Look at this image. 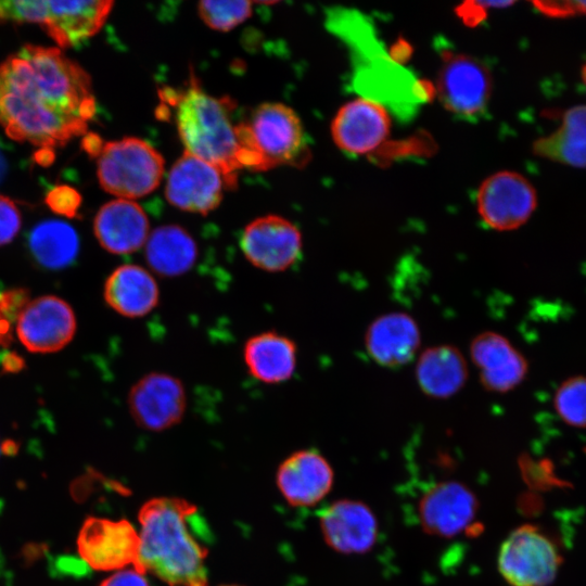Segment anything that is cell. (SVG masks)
Wrapping results in <instances>:
<instances>
[{
	"label": "cell",
	"mask_w": 586,
	"mask_h": 586,
	"mask_svg": "<svg viewBox=\"0 0 586 586\" xmlns=\"http://www.w3.org/2000/svg\"><path fill=\"white\" fill-rule=\"evenodd\" d=\"M16 332L28 351L53 353L74 337L76 317L64 300L54 295L39 296L21 310Z\"/></svg>",
	"instance_id": "cell-14"
},
{
	"label": "cell",
	"mask_w": 586,
	"mask_h": 586,
	"mask_svg": "<svg viewBox=\"0 0 586 586\" xmlns=\"http://www.w3.org/2000/svg\"><path fill=\"white\" fill-rule=\"evenodd\" d=\"M164 158L149 142L126 137L103 142L97 156V176L104 191L132 200L153 192L164 176Z\"/></svg>",
	"instance_id": "cell-6"
},
{
	"label": "cell",
	"mask_w": 586,
	"mask_h": 586,
	"mask_svg": "<svg viewBox=\"0 0 586 586\" xmlns=\"http://www.w3.org/2000/svg\"><path fill=\"white\" fill-rule=\"evenodd\" d=\"M421 334L417 321L407 313L380 315L368 326L365 348L379 366L399 368L410 362L420 347Z\"/></svg>",
	"instance_id": "cell-20"
},
{
	"label": "cell",
	"mask_w": 586,
	"mask_h": 586,
	"mask_svg": "<svg viewBox=\"0 0 586 586\" xmlns=\"http://www.w3.org/2000/svg\"><path fill=\"white\" fill-rule=\"evenodd\" d=\"M468 373L466 358L456 346L448 344L428 347L419 355L416 365L419 388L436 399L449 398L459 392Z\"/></svg>",
	"instance_id": "cell-24"
},
{
	"label": "cell",
	"mask_w": 586,
	"mask_h": 586,
	"mask_svg": "<svg viewBox=\"0 0 586 586\" xmlns=\"http://www.w3.org/2000/svg\"><path fill=\"white\" fill-rule=\"evenodd\" d=\"M539 157L574 168H586V105H573L561 113L558 127L534 142Z\"/></svg>",
	"instance_id": "cell-26"
},
{
	"label": "cell",
	"mask_w": 586,
	"mask_h": 586,
	"mask_svg": "<svg viewBox=\"0 0 586 586\" xmlns=\"http://www.w3.org/2000/svg\"><path fill=\"white\" fill-rule=\"evenodd\" d=\"M102 140L97 136V135H88L87 138H85L84 142H82V146L85 148V150L87 151V153H89L90 155H95V157L98 156L101 148H102Z\"/></svg>",
	"instance_id": "cell-34"
},
{
	"label": "cell",
	"mask_w": 586,
	"mask_h": 586,
	"mask_svg": "<svg viewBox=\"0 0 586 586\" xmlns=\"http://www.w3.org/2000/svg\"><path fill=\"white\" fill-rule=\"evenodd\" d=\"M474 493L457 481L430 486L419 499L417 513L421 527L429 534L451 538L468 530L477 512Z\"/></svg>",
	"instance_id": "cell-15"
},
{
	"label": "cell",
	"mask_w": 586,
	"mask_h": 586,
	"mask_svg": "<svg viewBox=\"0 0 586 586\" xmlns=\"http://www.w3.org/2000/svg\"><path fill=\"white\" fill-rule=\"evenodd\" d=\"M192 235L178 225H163L150 232L144 256L150 270L162 277H178L189 271L198 258Z\"/></svg>",
	"instance_id": "cell-25"
},
{
	"label": "cell",
	"mask_w": 586,
	"mask_h": 586,
	"mask_svg": "<svg viewBox=\"0 0 586 586\" xmlns=\"http://www.w3.org/2000/svg\"><path fill=\"white\" fill-rule=\"evenodd\" d=\"M77 550L97 571H119L137 566L140 551L139 531L127 520L89 517L78 533Z\"/></svg>",
	"instance_id": "cell-10"
},
{
	"label": "cell",
	"mask_w": 586,
	"mask_h": 586,
	"mask_svg": "<svg viewBox=\"0 0 586 586\" xmlns=\"http://www.w3.org/2000/svg\"><path fill=\"white\" fill-rule=\"evenodd\" d=\"M35 260L48 269H61L75 260L79 251L76 230L67 222L49 219L37 224L28 237Z\"/></svg>",
	"instance_id": "cell-27"
},
{
	"label": "cell",
	"mask_w": 586,
	"mask_h": 586,
	"mask_svg": "<svg viewBox=\"0 0 586 586\" xmlns=\"http://www.w3.org/2000/svg\"><path fill=\"white\" fill-rule=\"evenodd\" d=\"M581 78H582V81H583V84H584V86L586 88V62L582 66Z\"/></svg>",
	"instance_id": "cell-36"
},
{
	"label": "cell",
	"mask_w": 586,
	"mask_h": 586,
	"mask_svg": "<svg viewBox=\"0 0 586 586\" xmlns=\"http://www.w3.org/2000/svg\"><path fill=\"white\" fill-rule=\"evenodd\" d=\"M80 193L71 186L60 184L53 187L46 194V204L55 214L64 217H75L81 205Z\"/></svg>",
	"instance_id": "cell-30"
},
{
	"label": "cell",
	"mask_w": 586,
	"mask_h": 586,
	"mask_svg": "<svg viewBox=\"0 0 586 586\" xmlns=\"http://www.w3.org/2000/svg\"><path fill=\"white\" fill-rule=\"evenodd\" d=\"M247 372L265 384L289 381L297 365V346L289 336L277 331H264L250 336L243 345Z\"/></svg>",
	"instance_id": "cell-23"
},
{
	"label": "cell",
	"mask_w": 586,
	"mask_h": 586,
	"mask_svg": "<svg viewBox=\"0 0 586 586\" xmlns=\"http://www.w3.org/2000/svg\"><path fill=\"white\" fill-rule=\"evenodd\" d=\"M558 416L569 425L586 426V377L576 375L563 381L553 398Z\"/></svg>",
	"instance_id": "cell-28"
},
{
	"label": "cell",
	"mask_w": 586,
	"mask_h": 586,
	"mask_svg": "<svg viewBox=\"0 0 586 586\" xmlns=\"http://www.w3.org/2000/svg\"><path fill=\"white\" fill-rule=\"evenodd\" d=\"M128 409L136 424L161 432L178 424L187 410V391L180 379L167 372H149L130 387Z\"/></svg>",
	"instance_id": "cell-11"
},
{
	"label": "cell",
	"mask_w": 586,
	"mask_h": 586,
	"mask_svg": "<svg viewBox=\"0 0 586 586\" xmlns=\"http://www.w3.org/2000/svg\"><path fill=\"white\" fill-rule=\"evenodd\" d=\"M226 586V585H225ZM227 586H237V585H227Z\"/></svg>",
	"instance_id": "cell-37"
},
{
	"label": "cell",
	"mask_w": 586,
	"mask_h": 586,
	"mask_svg": "<svg viewBox=\"0 0 586 586\" xmlns=\"http://www.w3.org/2000/svg\"><path fill=\"white\" fill-rule=\"evenodd\" d=\"M198 11L202 21L211 28L228 31L252 15L250 1H201Z\"/></svg>",
	"instance_id": "cell-29"
},
{
	"label": "cell",
	"mask_w": 586,
	"mask_h": 586,
	"mask_svg": "<svg viewBox=\"0 0 586 586\" xmlns=\"http://www.w3.org/2000/svg\"><path fill=\"white\" fill-rule=\"evenodd\" d=\"M492 76L476 58L466 53H447L443 56L436 91L443 106L466 120L483 116L492 95Z\"/></svg>",
	"instance_id": "cell-7"
},
{
	"label": "cell",
	"mask_w": 586,
	"mask_h": 586,
	"mask_svg": "<svg viewBox=\"0 0 586 586\" xmlns=\"http://www.w3.org/2000/svg\"><path fill=\"white\" fill-rule=\"evenodd\" d=\"M195 515V507L180 498L157 497L142 505L136 568L170 586H207V550L194 535Z\"/></svg>",
	"instance_id": "cell-2"
},
{
	"label": "cell",
	"mask_w": 586,
	"mask_h": 586,
	"mask_svg": "<svg viewBox=\"0 0 586 586\" xmlns=\"http://www.w3.org/2000/svg\"><path fill=\"white\" fill-rule=\"evenodd\" d=\"M93 232L106 252L127 255L143 247L151 231L149 218L137 202L116 199L98 211Z\"/></svg>",
	"instance_id": "cell-21"
},
{
	"label": "cell",
	"mask_w": 586,
	"mask_h": 586,
	"mask_svg": "<svg viewBox=\"0 0 586 586\" xmlns=\"http://www.w3.org/2000/svg\"><path fill=\"white\" fill-rule=\"evenodd\" d=\"M497 562L500 574L512 586H546L555 579L561 558L548 537L526 524L505 539Z\"/></svg>",
	"instance_id": "cell-8"
},
{
	"label": "cell",
	"mask_w": 586,
	"mask_h": 586,
	"mask_svg": "<svg viewBox=\"0 0 586 586\" xmlns=\"http://www.w3.org/2000/svg\"><path fill=\"white\" fill-rule=\"evenodd\" d=\"M100 586H151L145 573L136 568L129 566L114 572L105 578Z\"/></svg>",
	"instance_id": "cell-32"
},
{
	"label": "cell",
	"mask_w": 586,
	"mask_h": 586,
	"mask_svg": "<svg viewBox=\"0 0 586 586\" xmlns=\"http://www.w3.org/2000/svg\"><path fill=\"white\" fill-rule=\"evenodd\" d=\"M103 296L120 316L141 318L157 307L161 292L150 269L137 264H123L106 278Z\"/></svg>",
	"instance_id": "cell-22"
},
{
	"label": "cell",
	"mask_w": 586,
	"mask_h": 586,
	"mask_svg": "<svg viewBox=\"0 0 586 586\" xmlns=\"http://www.w3.org/2000/svg\"><path fill=\"white\" fill-rule=\"evenodd\" d=\"M539 11L552 17L586 14V1L536 2Z\"/></svg>",
	"instance_id": "cell-33"
},
{
	"label": "cell",
	"mask_w": 586,
	"mask_h": 586,
	"mask_svg": "<svg viewBox=\"0 0 586 586\" xmlns=\"http://www.w3.org/2000/svg\"><path fill=\"white\" fill-rule=\"evenodd\" d=\"M241 168L268 170L280 165H302L308 158L304 127L296 112L279 102H267L237 124Z\"/></svg>",
	"instance_id": "cell-4"
},
{
	"label": "cell",
	"mask_w": 586,
	"mask_h": 586,
	"mask_svg": "<svg viewBox=\"0 0 586 586\" xmlns=\"http://www.w3.org/2000/svg\"><path fill=\"white\" fill-rule=\"evenodd\" d=\"M95 109L90 76L59 48L25 44L0 63V127L13 140L65 145Z\"/></svg>",
	"instance_id": "cell-1"
},
{
	"label": "cell",
	"mask_w": 586,
	"mask_h": 586,
	"mask_svg": "<svg viewBox=\"0 0 586 586\" xmlns=\"http://www.w3.org/2000/svg\"><path fill=\"white\" fill-rule=\"evenodd\" d=\"M537 206V193L523 175L502 170L487 177L476 194V208L483 222L497 231L523 226Z\"/></svg>",
	"instance_id": "cell-9"
},
{
	"label": "cell",
	"mask_w": 586,
	"mask_h": 586,
	"mask_svg": "<svg viewBox=\"0 0 586 586\" xmlns=\"http://www.w3.org/2000/svg\"><path fill=\"white\" fill-rule=\"evenodd\" d=\"M224 188L217 167L184 151L167 175L165 196L181 211L206 215L220 204Z\"/></svg>",
	"instance_id": "cell-13"
},
{
	"label": "cell",
	"mask_w": 586,
	"mask_h": 586,
	"mask_svg": "<svg viewBox=\"0 0 586 586\" xmlns=\"http://www.w3.org/2000/svg\"><path fill=\"white\" fill-rule=\"evenodd\" d=\"M245 259L267 272H282L301 257L303 240L300 229L279 215H266L247 224L240 238Z\"/></svg>",
	"instance_id": "cell-12"
},
{
	"label": "cell",
	"mask_w": 586,
	"mask_h": 586,
	"mask_svg": "<svg viewBox=\"0 0 586 586\" xmlns=\"http://www.w3.org/2000/svg\"><path fill=\"white\" fill-rule=\"evenodd\" d=\"M113 5L107 0L0 1V23L37 24L61 48H73L101 29Z\"/></svg>",
	"instance_id": "cell-5"
},
{
	"label": "cell",
	"mask_w": 586,
	"mask_h": 586,
	"mask_svg": "<svg viewBox=\"0 0 586 586\" xmlns=\"http://www.w3.org/2000/svg\"><path fill=\"white\" fill-rule=\"evenodd\" d=\"M164 102L174 107V118L184 151L217 167L226 188L238 183L239 144L237 124L231 113L234 102L229 97L216 98L205 92L192 74L183 89L165 88Z\"/></svg>",
	"instance_id": "cell-3"
},
{
	"label": "cell",
	"mask_w": 586,
	"mask_h": 586,
	"mask_svg": "<svg viewBox=\"0 0 586 586\" xmlns=\"http://www.w3.org/2000/svg\"><path fill=\"white\" fill-rule=\"evenodd\" d=\"M391 117L383 104L369 98L352 100L340 107L331 123L336 146L349 155H365L387 138Z\"/></svg>",
	"instance_id": "cell-16"
},
{
	"label": "cell",
	"mask_w": 586,
	"mask_h": 586,
	"mask_svg": "<svg viewBox=\"0 0 586 586\" xmlns=\"http://www.w3.org/2000/svg\"><path fill=\"white\" fill-rule=\"evenodd\" d=\"M0 454H1V447H0Z\"/></svg>",
	"instance_id": "cell-38"
},
{
	"label": "cell",
	"mask_w": 586,
	"mask_h": 586,
	"mask_svg": "<svg viewBox=\"0 0 586 586\" xmlns=\"http://www.w3.org/2000/svg\"><path fill=\"white\" fill-rule=\"evenodd\" d=\"M323 539L329 547L343 555L368 552L378 539V521L364 502L341 499L324 507L319 513Z\"/></svg>",
	"instance_id": "cell-17"
},
{
	"label": "cell",
	"mask_w": 586,
	"mask_h": 586,
	"mask_svg": "<svg viewBox=\"0 0 586 586\" xmlns=\"http://www.w3.org/2000/svg\"><path fill=\"white\" fill-rule=\"evenodd\" d=\"M9 171V158L5 149L0 142V183L4 180Z\"/></svg>",
	"instance_id": "cell-35"
},
{
	"label": "cell",
	"mask_w": 586,
	"mask_h": 586,
	"mask_svg": "<svg viewBox=\"0 0 586 586\" xmlns=\"http://www.w3.org/2000/svg\"><path fill=\"white\" fill-rule=\"evenodd\" d=\"M22 226L21 213L15 203L0 194V246L10 243Z\"/></svg>",
	"instance_id": "cell-31"
},
{
	"label": "cell",
	"mask_w": 586,
	"mask_h": 586,
	"mask_svg": "<svg viewBox=\"0 0 586 586\" xmlns=\"http://www.w3.org/2000/svg\"><path fill=\"white\" fill-rule=\"evenodd\" d=\"M470 358L479 371L486 391L507 393L523 382L528 364L525 357L504 335L485 331L470 343Z\"/></svg>",
	"instance_id": "cell-18"
},
{
	"label": "cell",
	"mask_w": 586,
	"mask_h": 586,
	"mask_svg": "<svg viewBox=\"0 0 586 586\" xmlns=\"http://www.w3.org/2000/svg\"><path fill=\"white\" fill-rule=\"evenodd\" d=\"M333 470L315 449H302L288 456L279 466L277 485L284 499L295 507H310L321 501L333 485Z\"/></svg>",
	"instance_id": "cell-19"
}]
</instances>
